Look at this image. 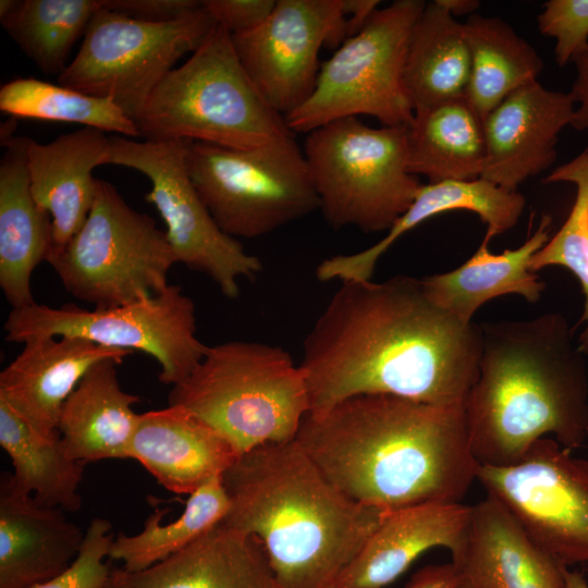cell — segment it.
<instances>
[{"label":"cell","instance_id":"43","mask_svg":"<svg viewBox=\"0 0 588 588\" xmlns=\"http://www.w3.org/2000/svg\"><path fill=\"white\" fill-rule=\"evenodd\" d=\"M452 16L456 15H473L479 8L480 2L477 0H438Z\"/></svg>","mask_w":588,"mask_h":588},{"label":"cell","instance_id":"37","mask_svg":"<svg viewBox=\"0 0 588 588\" xmlns=\"http://www.w3.org/2000/svg\"><path fill=\"white\" fill-rule=\"evenodd\" d=\"M537 20L540 33L555 39L560 66L588 47V0H549Z\"/></svg>","mask_w":588,"mask_h":588},{"label":"cell","instance_id":"29","mask_svg":"<svg viewBox=\"0 0 588 588\" xmlns=\"http://www.w3.org/2000/svg\"><path fill=\"white\" fill-rule=\"evenodd\" d=\"M0 445L12 462L13 473L3 474L14 491L64 512L81 509L86 464L69 456L59 431L40 432L0 399Z\"/></svg>","mask_w":588,"mask_h":588},{"label":"cell","instance_id":"26","mask_svg":"<svg viewBox=\"0 0 588 588\" xmlns=\"http://www.w3.org/2000/svg\"><path fill=\"white\" fill-rule=\"evenodd\" d=\"M551 217L543 215L538 229L514 249L494 255L492 236L486 233L475 254L458 268L422 279L429 297L464 323L490 299L517 294L530 303L539 301L544 283L530 270L532 256L549 241Z\"/></svg>","mask_w":588,"mask_h":588},{"label":"cell","instance_id":"12","mask_svg":"<svg viewBox=\"0 0 588 588\" xmlns=\"http://www.w3.org/2000/svg\"><path fill=\"white\" fill-rule=\"evenodd\" d=\"M215 24L203 5L166 23L144 22L101 8L58 84L110 98L135 122L158 84L184 54L200 46Z\"/></svg>","mask_w":588,"mask_h":588},{"label":"cell","instance_id":"22","mask_svg":"<svg viewBox=\"0 0 588 588\" xmlns=\"http://www.w3.org/2000/svg\"><path fill=\"white\" fill-rule=\"evenodd\" d=\"M454 565L469 588H566V567L488 494L471 505L465 550Z\"/></svg>","mask_w":588,"mask_h":588},{"label":"cell","instance_id":"24","mask_svg":"<svg viewBox=\"0 0 588 588\" xmlns=\"http://www.w3.org/2000/svg\"><path fill=\"white\" fill-rule=\"evenodd\" d=\"M28 137L1 138L0 161V287L12 308L35 302L34 269L51 250V217L33 197L27 169Z\"/></svg>","mask_w":588,"mask_h":588},{"label":"cell","instance_id":"20","mask_svg":"<svg viewBox=\"0 0 588 588\" xmlns=\"http://www.w3.org/2000/svg\"><path fill=\"white\" fill-rule=\"evenodd\" d=\"M105 588H279L258 539L220 522L166 560L138 572L111 569Z\"/></svg>","mask_w":588,"mask_h":588},{"label":"cell","instance_id":"13","mask_svg":"<svg viewBox=\"0 0 588 588\" xmlns=\"http://www.w3.org/2000/svg\"><path fill=\"white\" fill-rule=\"evenodd\" d=\"M188 139L136 142L109 136L108 164L144 174L151 188L145 200L166 224L176 262L210 277L221 293L235 298L238 280L254 279L262 269L258 257L225 234L199 197L186 168Z\"/></svg>","mask_w":588,"mask_h":588},{"label":"cell","instance_id":"44","mask_svg":"<svg viewBox=\"0 0 588 588\" xmlns=\"http://www.w3.org/2000/svg\"><path fill=\"white\" fill-rule=\"evenodd\" d=\"M566 588H588V581L585 576L574 569L565 568Z\"/></svg>","mask_w":588,"mask_h":588},{"label":"cell","instance_id":"8","mask_svg":"<svg viewBox=\"0 0 588 588\" xmlns=\"http://www.w3.org/2000/svg\"><path fill=\"white\" fill-rule=\"evenodd\" d=\"M185 160L199 197L231 237H259L319 208L294 135L253 148L188 140Z\"/></svg>","mask_w":588,"mask_h":588},{"label":"cell","instance_id":"11","mask_svg":"<svg viewBox=\"0 0 588 588\" xmlns=\"http://www.w3.org/2000/svg\"><path fill=\"white\" fill-rule=\"evenodd\" d=\"M3 330L9 342L76 336L106 347L140 351L159 364L160 382L172 385L193 371L207 348L196 335L194 302L175 284L108 308L84 309L73 304L53 308L37 303L12 308Z\"/></svg>","mask_w":588,"mask_h":588},{"label":"cell","instance_id":"19","mask_svg":"<svg viewBox=\"0 0 588 588\" xmlns=\"http://www.w3.org/2000/svg\"><path fill=\"white\" fill-rule=\"evenodd\" d=\"M26 157L33 197L51 217L48 261L87 219L96 191L93 170L108 164L109 136L94 127H81L46 144L28 137Z\"/></svg>","mask_w":588,"mask_h":588},{"label":"cell","instance_id":"23","mask_svg":"<svg viewBox=\"0 0 588 588\" xmlns=\"http://www.w3.org/2000/svg\"><path fill=\"white\" fill-rule=\"evenodd\" d=\"M85 537L64 511L39 504L0 479V588H32L64 571Z\"/></svg>","mask_w":588,"mask_h":588},{"label":"cell","instance_id":"39","mask_svg":"<svg viewBox=\"0 0 588 588\" xmlns=\"http://www.w3.org/2000/svg\"><path fill=\"white\" fill-rule=\"evenodd\" d=\"M198 0H101V8L128 17L166 23L188 15L201 8Z\"/></svg>","mask_w":588,"mask_h":588},{"label":"cell","instance_id":"41","mask_svg":"<svg viewBox=\"0 0 588 588\" xmlns=\"http://www.w3.org/2000/svg\"><path fill=\"white\" fill-rule=\"evenodd\" d=\"M573 61L576 64V78L571 93L577 107L571 125L576 130L586 131L588 130V47Z\"/></svg>","mask_w":588,"mask_h":588},{"label":"cell","instance_id":"28","mask_svg":"<svg viewBox=\"0 0 588 588\" xmlns=\"http://www.w3.org/2000/svg\"><path fill=\"white\" fill-rule=\"evenodd\" d=\"M487 157L483 119L461 96L414 111L407 126V167L429 183L481 176Z\"/></svg>","mask_w":588,"mask_h":588},{"label":"cell","instance_id":"6","mask_svg":"<svg viewBox=\"0 0 588 588\" xmlns=\"http://www.w3.org/2000/svg\"><path fill=\"white\" fill-rule=\"evenodd\" d=\"M147 140L188 139L253 148L294 135L246 74L231 34L215 24L180 66L170 71L135 121Z\"/></svg>","mask_w":588,"mask_h":588},{"label":"cell","instance_id":"38","mask_svg":"<svg viewBox=\"0 0 588 588\" xmlns=\"http://www.w3.org/2000/svg\"><path fill=\"white\" fill-rule=\"evenodd\" d=\"M277 0H204L203 7L231 35L254 29L271 13Z\"/></svg>","mask_w":588,"mask_h":588},{"label":"cell","instance_id":"27","mask_svg":"<svg viewBox=\"0 0 588 588\" xmlns=\"http://www.w3.org/2000/svg\"><path fill=\"white\" fill-rule=\"evenodd\" d=\"M525 207V198L495 183L478 177L421 184L408 209L387 234L370 247L346 254L342 266L355 279H371L380 257L404 233L424 221L451 210H468L479 216L492 237L513 228Z\"/></svg>","mask_w":588,"mask_h":588},{"label":"cell","instance_id":"5","mask_svg":"<svg viewBox=\"0 0 588 588\" xmlns=\"http://www.w3.org/2000/svg\"><path fill=\"white\" fill-rule=\"evenodd\" d=\"M169 405L188 411L241 455L295 440L309 397L304 372L286 351L230 341L207 346L193 371L172 385Z\"/></svg>","mask_w":588,"mask_h":588},{"label":"cell","instance_id":"25","mask_svg":"<svg viewBox=\"0 0 588 588\" xmlns=\"http://www.w3.org/2000/svg\"><path fill=\"white\" fill-rule=\"evenodd\" d=\"M114 360L94 365L62 405L58 431L69 456L85 464L130 458L139 396L125 392Z\"/></svg>","mask_w":588,"mask_h":588},{"label":"cell","instance_id":"30","mask_svg":"<svg viewBox=\"0 0 588 588\" xmlns=\"http://www.w3.org/2000/svg\"><path fill=\"white\" fill-rule=\"evenodd\" d=\"M469 75L464 24L438 0L426 3L413 28L404 68L414 111L465 96Z\"/></svg>","mask_w":588,"mask_h":588},{"label":"cell","instance_id":"14","mask_svg":"<svg viewBox=\"0 0 588 588\" xmlns=\"http://www.w3.org/2000/svg\"><path fill=\"white\" fill-rule=\"evenodd\" d=\"M476 480L560 564L588 562L587 460L543 438L514 465H479Z\"/></svg>","mask_w":588,"mask_h":588},{"label":"cell","instance_id":"40","mask_svg":"<svg viewBox=\"0 0 588 588\" xmlns=\"http://www.w3.org/2000/svg\"><path fill=\"white\" fill-rule=\"evenodd\" d=\"M463 583L460 569L451 562L420 568L406 588H462Z\"/></svg>","mask_w":588,"mask_h":588},{"label":"cell","instance_id":"18","mask_svg":"<svg viewBox=\"0 0 588 588\" xmlns=\"http://www.w3.org/2000/svg\"><path fill=\"white\" fill-rule=\"evenodd\" d=\"M0 372V399L45 434L58 431L63 403L97 363L121 364L133 351L76 336H39Z\"/></svg>","mask_w":588,"mask_h":588},{"label":"cell","instance_id":"15","mask_svg":"<svg viewBox=\"0 0 588 588\" xmlns=\"http://www.w3.org/2000/svg\"><path fill=\"white\" fill-rule=\"evenodd\" d=\"M231 36L258 93L285 117L311 95L320 49L347 39L343 0H277L260 25Z\"/></svg>","mask_w":588,"mask_h":588},{"label":"cell","instance_id":"33","mask_svg":"<svg viewBox=\"0 0 588 588\" xmlns=\"http://www.w3.org/2000/svg\"><path fill=\"white\" fill-rule=\"evenodd\" d=\"M230 501L222 476L209 480L189 494L181 516L163 524L167 509H156L136 535L120 532L111 544L109 558L121 561L127 572L155 565L187 547L222 522Z\"/></svg>","mask_w":588,"mask_h":588},{"label":"cell","instance_id":"45","mask_svg":"<svg viewBox=\"0 0 588 588\" xmlns=\"http://www.w3.org/2000/svg\"><path fill=\"white\" fill-rule=\"evenodd\" d=\"M462 588H469V586L467 584L463 583Z\"/></svg>","mask_w":588,"mask_h":588},{"label":"cell","instance_id":"32","mask_svg":"<svg viewBox=\"0 0 588 588\" xmlns=\"http://www.w3.org/2000/svg\"><path fill=\"white\" fill-rule=\"evenodd\" d=\"M99 10L101 0H1L0 22L40 71L59 76Z\"/></svg>","mask_w":588,"mask_h":588},{"label":"cell","instance_id":"1","mask_svg":"<svg viewBox=\"0 0 588 588\" xmlns=\"http://www.w3.org/2000/svg\"><path fill=\"white\" fill-rule=\"evenodd\" d=\"M481 346V326L438 306L422 279L341 282L303 344L308 414L365 394L464 406Z\"/></svg>","mask_w":588,"mask_h":588},{"label":"cell","instance_id":"35","mask_svg":"<svg viewBox=\"0 0 588 588\" xmlns=\"http://www.w3.org/2000/svg\"><path fill=\"white\" fill-rule=\"evenodd\" d=\"M543 181L571 182L576 186V197L561 229L532 256L530 270L561 266L578 278L586 297L581 317L586 328L578 347L588 354V149L558 167Z\"/></svg>","mask_w":588,"mask_h":588},{"label":"cell","instance_id":"2","mask_svg":"<svg viewBox=\"0 0 588 588\" xmlns=\"http://www.w3.org/2000/svg\"><path fill=\"white\" fill-rule=\"evenodd\" d=\"M296 441L344 495L384 512L461 502L479 467L464 406L392 395H357L307 414Z\"/></svg>","mask_w":588,"mask_h":588},{"label":"cell","instance_id":"10","mask_svg":"<svg viewBox=\"0 0 588 588\" xmlns=\"http://www.w3.org/2000/svg\"><path fill=\"white\" fill-rule=\"evenodd\" d=\"M425 5L421 0H396L376 10L320 66L308 99L284 117L290 131L307 134L358 115L373 117L383 126L409 125L414 109L404 86V68Z\"/></svg>","mask_w":588,"mask_h":588},{"label":"cell","instance_id":"17","mask_svg":"<svg viewBox=\"0 0 588 588\" xmlns=\"http://www.w3.org/2000/svg\"><path fill=\"white\" fill-rule=\"evenodd\" d=\"M471 505L426 503L385 514L332 588H383L400 577L424 552L450 551L456 564L465 550Z\"/></svg>","mask_w":588,"mask_h":588},{"label":"cell","instance_id":"3","mask_svg":"<svg viewBox=\"0 0 588 588\" xmlns=\"http://www.w3.org/2000/svg\"><path fill=\"white\" fill-rule=\"evenodd\" d=\"M477 378L464 409L479 465L511 466L538 440L565 449L588 436V377L583 352L560 314L481 326Z\"/></svg>","mask_w":588,"mask_h":588},{"label":"cell","instance_id":"42","mask_svg":"<svg viewBox=\"0 0 588 588\" xmlns=\"http://www.w3.org/2000/svg\"><path fill=\"white\" fill-rule=\"evenodd\" d=\"M378 0H343V14L347 38L357 34L378 10Z\"/></svg>","mask_w":588,"mask_h":588},{"label":"cell","instance_id":"7","mask_svg":"<svg viewBox=\"0 0 588 588\" xmlns=\"http://www.w3.org/2000/svg\"><path fill=\"white\" fill-rule=\"evenodd\" d=\"M407 126L352 117L307 133L304 155L329 225L388 232L408 209L421 184L407 167Z\"/></svg>","mask_w":588,"mask_h":588},{"label":"cell","instance_id":"31","mask_svg":"<svg viewBox=\"0 0 588 588\" xmlns=\"http://www.w3.org/2000/svg\"><path fill=\"white\" fill-rule=\"evenodd\" d=\"M464 24L470 56L466 97L482 119L517 88L537 81L543 62L506 22L473 14Z\"/></svg>","mask_w":588,"mask_h":588},{"label":"cell","instance_id":"16","mask_svg":"<svg viewBox=\"0 0 588 588\" xmlns=\"http://www.w3.org/2000/svg\"><path fill=\"white\" fill-rule=\"evenodd\" d=\"M573 94L530 82L506 96L483 119L487 157L480 177L507 191L549 168L560 132L575 114Z\"/></svg>","mask_w":588,"mask_h":588},{"label":"cell","instance_id":"36","mask_svg":"<svg viewBox=\"0 0 588 588\" xmlns=\"http://www.w3.org/2000/svg\"><path fill=\"white\" fill-rule=\"evenodd\" d=\"M113 539L110 520L93 518L73 562L60 574L32 588H105L111 568L103 559L109 556Z\"/></svg>","mask_w":588,"mask_h":588},{"label":"cell","instance_id":"21","mask_svg":"<svg viewBox=\"0 0 588 588\" xmlns=\"http://www.w3.org/2000/svg\"><path fill=\"white\" fill-rule=\"evenodd\" d=\"M238 456L222 436L176 405L140 414L130 448V458L162 487L188 495L222 476Z\"/></svg>","mask_w":588,"mask_h":588},{"label":"cell","instance_id":"34","mask_svg":"<svg viewBox=\"0 0 588 588\" xmlns=\"http://www.w3.org/2000/svg\"><path fill=\"white\" fill-rule=\"evenodd\" d=\"M0 110L13 119L68 122L123 137H138L135 122L110 98H101L33 77L0 88Z\"/></svg>","mask_w":588,"mask_h":588},{"label":"cell","instance_id":"4","mask_svg":"<svg viewBox=\"0 0 588 588\" xmlns=\"http://www.w3.org/2000/svg\"><path fill=\"white\" fill-rule=\"evenodd\" d=\"M222 481V522L260 541L279 588H332L388 513L344 495L296 439L241 454Z\"/></svg>","mask_w":588,"mask_h":588},{"label":"cell","instance_id":"9","mask_svg":"<svg viewBox=\"0 0 588 588\" xmlns=\"http://www.w3.org/2000/svg\"><path fill=\"white\" fill-rule=\"evenodd\" d=\"M48 262L72 296L108 308L162 292L176 260L166 231L97 177L87 219Z\"/></svg>","mask_w":588,"mask_h":588}]
</instances>
